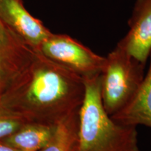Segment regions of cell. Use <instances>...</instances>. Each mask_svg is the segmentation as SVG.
Masks as SVG:
<instances>
[{"mask_svg": "<svg viewBox=\"0 0 151 151\" xmlns=\"http://www.w3.org/2000/svg\"><path fill=\"white\" fill-rule=\"evenodd\" d=\"M85 96L78 111L73 151H140L137 127L113 120L104 108L100 75L84 78Z\"/></svg>", "mask_w": 151, "mask_h": 151, "instance_id": "2", "label": "cell"}, {"mask_svg": "<svg viewBox=\"0 0 151 151\" xmlns=\"http://www.w3.org/2000/svg\"><path fill=\"white\" fill-rule=\"evenodd\" d=\"M0 151H20L18 149L9 146L8 145L5 144L4 143L0 141Z\"/></svg>", "mask_w": 151, "mask_h": 151, "instance_id": "12", "label": "cell"}, {"mask_svg": "<svg viewBox=\"0 0 151 151\" xmlns=\"http://www.w3.org/2000/svg\"><path fill=\"white\" fill-rule=\"evenodd\" d=\"M0 20L9 31L36 52L52 34L26 10L22 0H0Z\"/></svg>", "mask_w": 151, "mask_h": 151, "instance_id": "5", "label": "cell"}, {"mask_svg": "<svg viewBox=\"0 0 151 151\" xmlns=\"http://www.w3.org/2000/svg\"><path fill=\"white\" fill-rule=\"evenodd\" d=\"M8 35V30H7L6 28L2 22L0 20V38H4Z\"/></svg>", "mask_w": 151, "mask_h": 151, "instance_id": "13", "label": "cell"}, {"mask_svg": "<svg viewBox=\"0 0 151 151\" xmlns=\"http://www.w3.org/2000/svg\"><path fill=\"white\" fill-rule=\"evenodd\" d=\"M36 52L9 30L6 37L0 38V96L29 65Z\"/></svg>", "mask_w": 151, "mask_h": 151, "instance_id": "7", "label": "cell"}, {"mask_svg": "<svg viewBox=\"0 0 151 151\" xmlns=\"http://www.w3.org/2000/svg\"><path fill=\"white\" fill-rule=\"evenodd\" d=\"M56 126L25 123L12 135L0 141L20 151H38L50 142Z\"/></svg>", "mask_w": 151, "mask_h": 151, "instance_id": "9", "label": "cell"}, {"mask_svg": "<svg viewBox=\"0 0 151 151\" xmlns=\"http://www.w3.org/2000/svg\"><path fill=\"white\" fill-rule=\"evenodd\" d=\"M78 111L66 118L56 126L52 140L38 151H73L77 137Z\"/></svg>", "mask_w": 151, "mask_h": 151, "instance_id": "10", "label": "cell"}, {"mask_svg": "<svg viewBox=\"0 0 151 151\" xmlns=\"http://www.w3.org/2000/svg\"><path fill=\"white\" fill-rule=\"evenodd\" d=\"M39 52L83 78L100 75L106 58L92 51L70 36L52 33Z\"/></svg>", "mask_w": 151, "mask_h": 151, "instance_id": "4", "label": "cell"}, {"mask_svg": "<svg viewBox=\"0 0 151 151\" xmlns=\"http://www.w3.org/2000/svg\"><path fill=\"white\" fill-rule=\"evenodd\" d=\"M25 123L18 116L0 111V140L12 135Z\"/></svg>", "mask_w": 151, "mask_h": 151, "instance_id": "11", "label": "cell"}, {"mask_svg": "<svg viewBox=\"0 0 151 151\" xmlns=\"http://www.w3.org/2000/svg\"><path fill=\"white\" fill-rule=\"evenodd\" d=\"M127 35L118 43L146 65L151 51V0H135Z\"/></svg>", "mask_w": 151, "mask_h": 151, "instance_id": "6", "label": "cell"}, {"mask_svg": "<svg viewBox=\"0 0 151 151\" xmlns=\"http://www.w3.org/2000/svg\"><path fill=\"white\" fill-rule=\"evenodd\" d=\"M84 79L39 52L0 96V111L26 123L56 126L79 111Z\"/></svg>", "mask_w": 151, "mask_h": 151, "instance_id": "1", "label": "cell"}, {"mask_svg": "<svg viewBox=\"0 0 151 151\" xmlns=\"http://www.w3.org/2000/svg\"><path fill=\"white\" fill-rule=\"evenodd\" d=\"M106 58L100 73V94L105 111L111 116L135 95L144 77L143 65L117 44Z\"/></svg>", "mask_w": 151, "mask_h": 151, "instance_id": "3", "label": "cell"}, {"mask_svg": "<svg viewBox=\"0 0 151 151\" xmlns=\"http://www.w3.org/2000/svg\"><path fill=\"white\" fill-rule=\"evenodd\" d=\"M150 65L135 95L123 109L111 116L113 120L124 125H143L151 129V51Z\"/></svg>", "mask_w": 151, "mask_h": 151, "instance_id": "8", "label": "cell"}]
</instances>
